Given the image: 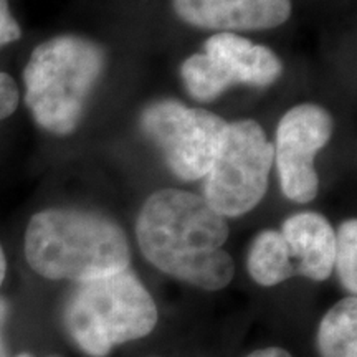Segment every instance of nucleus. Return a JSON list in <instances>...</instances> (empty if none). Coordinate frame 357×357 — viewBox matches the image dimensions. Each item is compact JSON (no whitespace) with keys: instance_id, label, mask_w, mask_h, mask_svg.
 <instances>
[{"instance_id":"13","label":"nucleus","mask_w":357,"mask_h":357,"mask_svg":"<svg viewBox=\"0 0 357 357\" xmlns=\"http://www.w3.org/2000/svg\"><path fill=\"white\" fill-rule=\"evenodd\" d=\"M181 77L189 95L197 101H213L230 88L205 53H195L187 58L181 66Z\"/></svg>"},{"instance_id":"2","label":"nucleus","mask_w":357,"mask_h":357,"mask_svg":"<svg viewBox=\"0 0 357 357\" xmlns=\"http://www.w3.org/2000/svg\"><path fill=\"white\" fill-rule=\"evenodd\" d=\"M25 258L48 280L102 278L129 268L131 252L118 223L96 212L48 208L30 218Z\"/></svg>"},{"instance_id":"20","label":"nucleus","mask_w":357,"mask_h":357,"mask_svg":"<svg viewBox=\"0 0 357 357\" xmlns=\"http://www.w3.org/2000/svg\"><path fill=\"white\" fill-rule=\"evenodd\" d=\"M17 357H32L30 354H20V356H17Z\"/></svg>"},{"instance_id":"8","label":"nucleus","mask_w":357,"mask_h":357,"mask_svg":"<svg viewBox=\"0 0 357 357\" xmlns=\"http://www.w3.org/2000/svg\"><path fill=\"white\" fill-rule=\"evenodd\" d=\"M187 24L211 30H266L284 24L291 0H174Z\"/></svg>"},{"instance_id":"7","label":"nucleus","mask_w":357,"mask_h":357,"mask_svg":"<svg viewBox=\"0 0 357 357\" xmlns=\"http://www.w3.org/2000/svg\"><path fill=\"white\" fill-rule=\"evenodd\" d=\"M334 131L333 116L318 105H298L283 114L276 131L275 159L283 194L298 204L316 197L319 178L314 158Z\"/></svg>"},{"instance_id":"17","label":"nucleus","mask_w":357,"mask_h":357,"mask_svg":"<svg viewBox=\"0 0 357 357\" xmlns=\"http://www.w3.org/2000/svg\"><path fill=\"white\" fill-rule=\"evenodd\" d=\"M8 316V305L6 300H0V357H7L6 337H3V326Z\"/></svg>"},{"instance_id":"6","label":"nucleus","mask_w":357,"mask_h":357,"mask_svg":"<svg viewBox=\"0 0 357 357\" xmlns=\"http://www.w3.org/2000/svg\"><path fill=\"white\" fill-rule=\"evenodd\" d=\"M141 126L162 151L171 171L184 181H195L211 171L227 123L211 111L162 100L147 106Z\"/></svg>"},{"instance_id":"9","label":"nucleus","mask_w":357,"mask_h":357,"mask_svg":"<svg viewBox=\"0 0 357 357\" xmlns=\"http://www.w3.org/2000/svg\"><path fill=\"white\" fill-rule=\"evenodd\" d=\"M204 53L215 63L230 86L243 83L265 88L283 73L281 60L270 48L230 32L213 35L205 42Z\"/></svg>"},{"instance_id":"4","label":"nucleus","mask_w":357,"mask_h":357,"mask_svg":"<svg viewBox=\"0 0 357 357\" xmlns=\"http://www.w3.org/2000/svg\"><path fill=\"white\" fill-rule=\"evenodd\" d=\"M158 324V307L129 268L78 283L65 306V326L84 354L106 357L116 346L146 337Z\"/></svg>"},{"instance_id":"19","label":"nucleus","mask_w":357,"mask_h":357,"mask_svg":"<svg viewBox=\"0 0 357 357\" xmlns=\"http://www.w3.org/2000/svg\"><path fill=\"white\" fill-rule=\"evenodd\" d=\"M6 271H7V260L6 253H3L2 245H0V287H2L3 280H6Z\"/></svg>"},{"instance_id":"15","label":"nucleus","mask_w":357,"mask_h":357,"mask_svg":"<svg viewBox=\"0 0 357 357\" xmlns=\"http://www.w3.org/2000/svg\"><path fill=\"white\" fill-rule=\"evenodd\" d=\"M19 106V88L7 73H0V119H6Z\"/></svg>"},{"instance_id":"10","label":"nucleus","mask_w":357,"mask_h":357,"mask_svg":"<svg viewBox=\"0 0 357 357\" xmlns=\"http://www.w3.org/2000/svg\"><path fill=\"white\" fill-rule=\"evenodd\" d=\"M296 275L324 281L334 270L336 231L328 218L316 212L294 213L281 225Z\"/></svg>"},{"instance_id":"3","label":"nucleus","mask_w":357,"mask_h":357,"mask_svg":"<svg viewBox=\"0 0 357 357\" xmlns=\"http://www.w3.org/2000/svg\"><path fill=\"white\" fill-rule=\"evenodd\" d=\"M105 61L100 45L75 35L38 45L24 70L25 102L35 123L56 136L73 132L100 82Z\"/></svg>"},{"instance_id":"16","label":"nucleus","mask_w":357,"mask_h":357,"mask_svg":"<svg viewBox=\"0 0 357 357\" xmlns=\"http://www.w3.org/2000/svg\"><path fill=\"white\" fill-rule=\"evenodd\" d=\"M22 37V30L17 20L13 19L8 0H0V47L8 45Z\"/></svg>"},{"instance_id":"12","label":"nucleus","mask_w":357,"mask_h":357,"mask_svg":"<svg viewBox=\"0 0 357 357\" xmlns=\"http://www.w3.org/2000/svg\"><path fill=\"white\" fill-rule=\"evenodd\" d=\"M321 357H357V300L347 296L321 319L318 329Z\"/></svg>"},{"instance_id":"1","label":"nucleus","mask_w":357,"mask_h":357,"mask_svg":"<svg viewBox=\"0 0 357 357\" xmlns=\"http://www.w3.org/2000/svg\"><path fill=\"white\" fill-rule=\"evenodd\" d=\"M146 260L172 278L205 291H218L235 275L223 250L229 223L200 195L164 189L149 195L136 220Z\"/></svg>"},{"instance_id":"18","label":"nucleus","mask_w":357,"mask_h":357,"mask_svg":"<svg viewBox=\"0 0 357 357\" xmlns=\"http://www.w3.org/2000/svg\"><path fill=\"white\" fill-rule=\"evenodd\" d=\"M247 357H293L288 351L281 349V347H265V349L253 351Z\"/></svg>"},{"instance_id":"11","label":"nucleus","mask_w":357,"mask_h":357,"mask_svg":"<svg viewBox=\"0 0 357 357\" xmlns=\"http://www.w3.org/2000/svg\"><path fill=\"white\" fill-rule=\"evenodd\" d=\"M247 268L250 276L261 287H275L296 275L288 245L276 230H263L253 238Z\"/></svg>"},{"instance_id":"5","label":"nucleus","mask_w":357,"mask_h":357,"mask_svg":"<svg viewBox=\"0 0 357 357\" xmlns=\"http://www.w3.org/2000/svg\"><path fill=\"white\" fill-rule=\"evenodd\" d=\"M275 146L252 119L227 124L204 182V199L222 217H240L257 207L268 190Z\"/></svg>"},{"instance_id":"14","label":"nucleus","mask_w":357,"mask_h":357,"mask_svg":"<svg viewBox=\"0 0 357 357\" xmlns=\"http://www.w3.org/2000/svg\"><path fill=\"white\" fill-rule=\"evenodd\" d=\"M339 281L349 296L357 291V222L354 218L341 223L336 234V255H334Z\"/></svg>"}]
</instances>
